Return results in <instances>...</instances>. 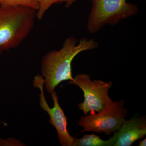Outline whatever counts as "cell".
<instances>
[{
    "label": "cell",
    "mask_w": 146,
    "mask_h": 146,
    "mask_svg": "<svg viewBox=\"0 0 146 146\" xmlns=\"http://www.w3.org/2000/svg\"><path fill=\"white\" fill-rule=\"evenodd\" d=\"M78 39L70 36L65 39L62 48L53 50L43 56L41 72L44 85L47 92L51 94L62 82L73 81L72 63L75 57L85 51L96 49L98 44L93 39Z\"/></svg>",
    "instance_id": "cell-1"
},
{
    "label": "cell",
    "mask_w": 146,
    "mask_h": 146,
    "mask_svg": "<svg viewBox=\"0 0 146 146\" xmlns=\"http://www.w3.org/2000/svg\"><path fill=\"white\" fill-rule=\"evenodd\" d=\"M74 146H111L110 139L103 140L95 134H86L82 138H75Z\"/></svg>",
    "instance_id": "cell-8"
},
{
    "label": "cell",
    "mask_w": 146,
    "mask_h": 146,
    "mask_svg": "<svg viewBox=\"0 0 146 146\" xmlns=\"http://www.w3.org/2000/svg\"><path fill=\"white\" fill-rule=\"evenodd\" d=\"M63 3V0H39V8L36 11V18L41 20L49 9L54 4Z\"/></svg>",
    "instance_id": "cell-10"
},
{
    "label": "cell",
    "mask_w": 146,
    "mask_h": 146,
    "mask_svg": "<svg viewBox=\"0 0 146 146\" xmlns=\"http://www.w3.org/2000/svg\"><path fill=\"white\" fill-rule=\"evenodd\" d=\"M125 102H112L100 112L94 115L82 116L78 125L83 128L82 132L93 131L107 135L117 131L125 121L127 110L124 107Z\"/></svg>",
    "instance_id": "cell-5"
},
{
    "label": "cell",
    "mask_w": 146,
    "mask_h": 146,
    "mask_svg": "<svg viewBox=\"0 0 146 146\" xmlns=\"http://www.w3.org/2000/svg\"><path fill=\"white\" fill-rule=\"evenodd\" d=\"M146 134L145 117L134 116L125 120L110 138L111 146H130Z\"/></svg>",
    "instance_id": "cell-7"
},
{
    "label": "cell",
    "mask_w": 146,
    "mask_h": 146,
    "mask_svg": "<svg viewBox=\"0 0 146 146\" xmlns=\"http://www.w3.org/2000/svg\"><path fill=\"white\" fill-rule=\"evenodd\" d=\"M44 78L38 74L35 77L33 85L40 91L39 104L40 106L48 114L49 123L55 128L58 134L60 145L74 146L75 138L71 136L68 130V121L64 111L59 104L57 93L53 91L51 94L54 102L53 107H49L45 98L44 91Z\"/></svg>",
    "instance_id": "cell-6"
},
{
    "label": "cell",
    "mask_w": 146,
    "mask_h": 146,
    "mask_svg": "<svg viewBox=\"0 0 146 146\" xmlns=\"http://www.w3.org/2000/svg\"><path fill=\"white\" fill-rule=\"evenodd\" d=\"M77 0H63V3H65V7L66 8L70 7Z\"/></svg>",
    "instance_id": "cell-12"
},
{
    "label": "cell",
    "mask_w": 146,
    "mask_h": 146,
    "mask_svg": "<svg viewBox=\"0 0 146 146\" xmlns=\"http://www.w3.org/2000/svg\"><path fill=\"white\" fill-rule=\"evenodd\" d=\"M39 4V0H0V6L23 7L36 11Z\"/></svg>",
    "instance_id": "cell-9"
},
{
    "label": "cell",
    "mask_w": 146,
    "mask_h": 146,
    "mask_svg": "<svg viewBox=\"0 0 146 146\" xmlns=\"http://www.w3.org/2000/svg\"><path fill=\"white\" fill-rule=\"evenodd\" d=\"M92 8L87 23L88 31L94 33L106 24L115 25L123 19L134 16L138 12L136 5L127 0H91Z\"/></svg>",
    "instance_id": "cell-3"
},
{
    "label": "cell",
    "mask_w": 146,
    "mask_h": 146,
    "mask_svg": "<svg viewBox=\"0 0 146 146\" xmlns=\"http://www.w3.org/2000/svg\"><path fill=\"white\" fill-rule=\"evenodd\" d=\"M146 139L145 138L144 140L140 141L139 142V146H145L146 145Z\"/></svg>",
    "instance_id": "cell-13"
},
{
    "label": "cell",
    "mask_w": 146,
    "mask_h": 146,
    "mask_svg": "<svg viewBox=\"0 0 146 146\" xmlns=\"http://www.w3.org/2000/svg\"><path fill=\"white\" fill-rule=\"evenodd\" d=\"M36 11L23 7L0 6V55L18 47L33 28Z\"/></svg>",
    "instance_id": "cell-2"
},
{
    "label": "cell",
    "mask_w": 146,
    "mask_h": 146,
    "mask_svg": "<svg viewBox=\"0 0 146 146\" xmlns=\"http://www.w3.org/2000/svg\"><path fill=\"white\" fill-rule=\"evenodd\" d=\"M22 146L23 143L20 141H18L16 139L12 138H9L6 140H3L0 138V146Z\"/></svg>",
    "instance_id": "cell-11"
},
{
    "label": "cell",
    "mask_w": 146,
    "mask_h": 146,
    "mask_svg": "<svg viewBox=\"0 0 146 146\" xmlns=\"http://www.w3.org/2000/svg\"><path fill=\"white\" fill-rule=\"evenodd\" d=\"M69 84L77 85L83 91L84 100L78 106L85 115L88 113L90 115L99 113L113 102L108 95V91L112 85L111 81H92L89 75L79 74Z\"/></svg>",
    "instance_id": "cell-4"
}]
</instances>
